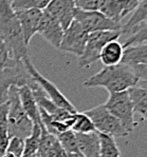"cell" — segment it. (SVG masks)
I'll return each instance as SVG.
<instances>
[{"label":"cell","instance_id":"6da1fadb","mask_svg":"<svg viewBox=\"0 0 147 157\" xmlns=\"http://www.w3.org/2000/svg\"><path fill=\"white\" fill-rule=\"evenodd\" d=\"M0 39L8 45L15 61L20 62L29 56V45L25 42L18 18L9 0H0Z\"/></svg>","mask_w":147,"mask_h":157},{"label":"cell","instance_id":"7a4b0ae2","mask_svg":"<svg viewBox=\"0 0 147 157\" xmlns=\"http://www.w3.org/2000/svg\"><path fill=\"white\" fill-rule=\"evenodd\" d=\"M138 81L139 78L133 73L131 67L121 62L117 66L105 67L102 71L86 79L84 86L87 88L101 86L110 94L128 91L136 86Z\"/></svg>","mask_w":147,"mask_h":157},{"label":"cell","instance_id":"3957f363","mask_svg":"<svg viewBox=\"0 0 147 157\" xmlns=\"http://www.w3.org/2000/svg\"><path fill=\"white\" fill-rule=\"evenodd\" d=\"M9 112L6 117L9 136L26 139L30 136L33 130V122L26 114L20 105L18 96V88L13 86L9 92Z\"/></svg>","mask_w":147,"mask_h":157},{"label":"cell","instance_id":"277c9868","mask_svg":"<svg viewBox=\"0 0 147 157\" xmlns=\"http://www.w3.org/2000/svg\"><path fill=\"white\" fill-rule=\"evenodd\" d=\"M111 114L120 120L127 132L132 133L134 130V111L128 91L110 93L107 101L104 103Z\"/></svg>","mask_w":147,"mask_h":157},{"label":"cell","instance_id":"5b68a950","mask_svg":"<svg viewBox=\"0 0 147 157\" xmlns=\"http://www.w3.org/2000/svg\"><path fill=\"white\" fill-rule=\"evenodd\" d=\"M94 124L96 132L109 135L113 138H119L129 135L120 120L108 111L105 105H100L84 112Z\"/></svg>","mask_w":147,"mask_h":157},{"label":"cell","instance_id":"8992f818","mask_svg":"<svg viewBox=\"0 0 147 157\" xmlns=\"http://www.w3.org/2000/svg\"><path fill=\"white\" fill-rule=\"evenodd\" d=\"M121 35L122 31H102L89 33L84 53L78 58V66L81 67H88L100 60L103 48L111 40L119 39Z\"/></svg>","mask_w":147,"mask_h":157},{"label":"cell","instance_id":"52a82bcc","mask_svg":"<svg viewBox=\"0 0 147 157\" xmlns=\"http://www.w3.org/2000/svg\"><path fill=\"white\" fill-rule=\"evenodd\" d=\"M22 63H23V66H25L28 74L30 75L31 78L42 88V90L45 92L46 95H47L57 107L64 109V110L68 111L70 113L77 112L76 108L70 102L66 96H64V94L57 89V86L53 82H51L50 80H48L46 77H43L42 75L36 70V67L33 66L32 61L30 60V57L28 56V57L23 58Z\"/></svg>","mask_w":147,"mask_h":157},{"label":"cell","instance_id":"ba28073f","mask_svg":"<svg viewBox=\"0 0 147 157\" xmlns=\"http://www.w3.org/2000/svg\"><path fill=\"white\" fill-rule=\"evenodd\" d=\"M32 78L26 72L22 61L14 62L0 73V105L8 102L10 89L13 86H21L23 84L30 86Z\"/></svg>","mask_w":147,"mask_h":157},{"label":"cell","instance_id":"9c48e42d","mask_svg":"<svg viewBox=\"0 0 147 157\" xmlns=\"http://www.w3.org/2000/svg\"><path fill=\"white\" fill-rule=\"evenodd\" d=\"M74 20L77 21L88 34L102 31H122L123 29V23L111 20L100 11L76 10Z\"/></svg>","mask_w":147,"mask_h":157},{"label":"cell","instance_id":"30bf717a","mask_svg":"<svg viewBox=\"0 0 147 157\" xmlns=\"http://www.w3.org/2000/svg\"><path fill=\"white\" fill-rule=\"evenodd\" d=\"M87 38H88V33L85 31V29L76 20H73L68 29L65 30L59 50L79 57L85 50Z\"/></svg>","mask_w":147,"mask_h":157},{"label":"cell","instance_id":"8fae6325","mask_svg":"<svg viewBox=\"0 0 147 157\" xmlns=\"http://www.w3.org/2000/svg\"><path fill=\"white\" fill-rule=\"evenodd\" d=\"M64 29L61 23L56 20L53 16L43 10L42 17L40 20L39 26H38L37 33L50 43L53 48L59 49L62 36H64Z\"/></svg>","mask_w":147,"mask_h":157},{"label":"cell","instance_id":"7c38bea8","mask_svg":"<svg viewBox=\"0 0 147 157\" xmlns=\"http://www.w3.org/2000/svg\"><path fill=\"white\" fill-rule=\"evenodd\" d=\"M45 11L54 17L65 31L74 20L76 8L73 0H52Z\"/></svg>","mask_w":147,"mask_h":157},{"label":"cell","instance_id":"4fadbf2b","mask_svg":"<svg viewBox=\"0 0 147 157\" xmlns=\"http://www.w3.org/2000/svg\"><path fill=\"white\" fill-rule=\"evenodd\" d=\"M42 10H22V11H15L16 16L18 18L19 25L22 31L23 39L26 45H29L32 37L37 34L38 26L42 17Z\"/></svg>","mask_w":147,"mask_h":157},{"label":"cell","instance_id":"5bb4252c","mask_svg":"<svg viewBox=\"0 0 147 157\" xmlns=\"http://www.w3.org/2000/svg\"><path fill=\"white\" fill-rule=\"evenodd\" d=\"M97 11L119 23H122L125 16L131 13L126 0H100Z\"/></svg>","mask_w":147,"mask_h":157},{"label":"cell","instance_id":"9a60e30c","mask_svg":"<svg viewBox=\"0 0 147 157\" xmlns=\"http://www.w3.org/2000/svg\"><path fill=\"white\" fill-rule=\"evenodd\" d=\"M18 88V96L20 100V105L22 107L26 114L29 116L33 124H42V119H40L39 109L36 103V100L33 95V92L28 84H23Z\"/></svg>","mask_w":147,"mask_h":157},{"label":"cell","instance_id":"2e32d148","mask_svg":"<svg viewBox=\"0 0 147 157\" xmlns=\"http://www.w3.org/2000/svg\"><path fill=\"white\" fill-rule=\"evenodd\" d=\"M79 153L84 157L100 156V137L98 132H91L81 134L75 133Z\"/></svg>","mask_w":147,"mask_h":157},{"label":"cell","instance_id":"e0dca14e","mask_svg":"<svg viewBox=\"0 0 147 157\" xmlns=\"http://www.w3.org/2000/svg\"><path fill=\"white\" fill-rule=\"evenodd\" d=\"M124 47L117 39L111 40L103 48L100 55V60L105 67H112L121 63Z\"/></svg>","mask_w":147,"mask_h":157},{"label":"cell","instance_id":"ac0fdd59","mask_svg":"<svg viewBox=\"0 0 147 157\" xmlns=\"http://www.w3.org/2000/svg\"><path fill=\"white\" fill-rule=\"evenodd\" d=\"M122 63L128 66L147 63V42L124 48Z\"/></svg>","mask_w":147,"mask_h":157},{"label":"cell","instance_id":"d6986e66","mask_svg":"<svg viewBox=\"0 0 147 157\" xmlns=\"http://www.w3.org/2000/svg\"><path fill=\"white\" fill-rule=\"evenodd\" d=\"M145 22H147V0H140L128 21L123 25L122 34H130L137 26Z\"/></svg>","mask_w":147,"mask_h":157},{"label":"cell","instance_id":"ffe728a7","mask_svg":"<svg viewBox=\"0 0 147 157\" xmlns=\"http://www.w3.org/2000/svg\"><path fill=\"white\" fill-rule=\"evenodd\" d=\"M128 93L130 99L132 101V105H133L134 113H138L144 119L147 120V99L144 96L143 90L136 84L134 86L129 89Z\"/></svg>","mask_w":147,"mask_h":157},{"label":"cell","instance_id":"44dd1931","mask_svg":"<svg viewBox=\"0 0 147 157\" xmlns=\"http://www.w3.org/2000/svg\"><path fill=\"white\" fill-rule=\"evenodd\" d=\"M42 127H43V124H33V130H32L31 135L26 137V139H23L25 148H23L22 156H29V155H32V154L37 153L38 147H39L40 136H42Z\"/></svg>","mask_w":147,"mask_h":157},{"label":"cell","instance_id":"7402d4cb","mask_svg":"<svg viewBox=\"0 0 147 157\" xmlns=\"http://www.w3.org/2000/svg\"><path fill=\"white\" fill-rule=\"evenodd\" d=\"M100 137V156L98 157H120V150L115 138L109 135L98 133Z\"/></svg>","mask_w":147,"mask_h":157},{"label":"cell","instance_id":"603a6c76","mask_svg":"<svg viewBox=\"0 0 147 157\" xmlns=\"http://www.w3.org/2000/svg\"><path fill=\"white\" fill-rule=\"evenodd\" d=\"M58 141L61 142L62 147L68 154H81L76 140V135L72 130L59 133L56 135Z\"/></svg>","mask_w":147,"mask_h":157},{"label":"cell","instance_id":"cb8c5ba5","mask_svg":"<svg viewBox=\"0 0 147 157\" xmlns=\"http://www.w3.org/2000/svg\"><path fill=\"white\" fill-rule=\"evenodd\" d=\"M72 131L74 133H81V134H86V133L95 132V128L93 122L91 121L90 118L87 116L85 113H75V119H74V124L72 125Z\"/></svg>","mask_w":147,"mask_h":157},{"label":"cell","instance_id":"d4e9b609","mask_svg":"<svg viewBox=\"0 0 147 157\" xmlns=\"http://www.w3.org/2000/svg\"><path fill=\"white\" fill-rule=\"evenodd\" d=\"M52 0H13L11 1V8L14 11L22 10H42L43 11Z\"/></svg>","mask_w":147,"mask_h":157},{"label":"cell","instance_id":"484cf974","mask_svg":"<svg viewBox=\"0 0 147 157\" xmlns=\"http://www.w3.org/2000/svg\"><path fill=\"white\" fill-rule=\"evenodd\" d=\"M147 42V22L142 23L141 25L137 26L131 33L130 36L126 39V41L124 42L123 47L127 48L130 45L139 44V43Z\"/></svg>","mask_w":147,"mask_h":157},{"label":"cell","instance_id":"4316f807","mask_svg":"<svg viewBox=\"0 0 147 157\" xmlns=\"http://www.w3.org/2000/svg\"><path fill=\"white\" fill-rule=\"evenodd\" d=\"M14 62H17V61H15L13 59L8 45L0 39V73L3 70H6V67L12 66Z\"/></svg>","mask_w":147,"mask_h":157},{"label":"cell","instance_id":"83f0119b","mask_svg":"<svg viewBox=\"0 0 147 157\" xmlns=\"http://www.w3.org/2000/svg\"><path fill=\"white\" fill-rule=\"evenodd\" d=\"M23 148H25L23 139L18 138V137H11L8 147H6V153H10L15 157H21L23 153Z\"/></svg>","mask_w":147,"mask_h":157},{"label":"cell","instance_id":"f1b7e54d","mask_svg":"<svg viewBox=\"0 0 147 157\" xmlns=\"http://www.w3.org/2000/svg\"><path fill=\"white\" fill-rule=\"evenodd\" d=\"M42 157H68V153L64 150L56 137V139L53 141V144L48 148Z\"/></svg>","mask_w":147,"mask_h":157},{"label":"cell","instance_id":"f546056e","mask_svg":"<svg viewBox=\"0 0 147 157\" xmlns=\"http://www.w3.org/2000/svg\"><path fill=\"white\" fill-rule=\"evenodd\" d=\"M76 10L81 11H97L100 0H73Z\"/></svg>","mask_w":147,"mask_h":157},{"label":"cell","instance_id":"4dcf8cb0","mask_svg":"<svg viewBox=\"0 0 147 157\" xmlns=\"http://www.w3.org/2000/svg\"><path fill=\"white\" fill-rule=\"evenodd\" d=\"M136 74V76L139 78V80H147V63L143 64H134V66H130Z\"/></svg>","mask_w":147,"mask_h":157},{"label":"cell","instance_id":"1f68e13d","mask_svg":"<svg viewBox=\"0 0 147 157\" xmlns=\"http://www.w3.org/2000/svg\"><path fill=\"white\" fill-rule=\"evenodd\" d=\"M137 86L143 90L144 96H145V98L147 99V80H139L137 82Z\"/></svg>","mask_w":147,"mask_h":157},{"label":"cell","instance_id":"d6a6232c","mask_svg":"<svg viewBox=\"0 0 147 157\" xmlns=\"http://www.w3.org/2000/svg\"><path fill=\"white\" fill-rule=\"evenodd\" d=\"M68 157H84L81 154H68Z\"/></svg>","mask_w":147,"mask_h":157},{"label":"cell","instance_id":"836d02e7","mask_svg":"<svg viewBox=\"0 0 147 157\" xmlns=\"http://www.w3.org/2000/svg\"><path fill=\"white\" fill-rule=\"evenodd\" d=\"M2 157H15V156L12 155V154H10V153H4V155Z\"/></svg>","mask_w":147,"mask_h":157},{"label":"cell","instance_id":"e575fe53","mask_svg":"<svg viewBox=\"0 0 147 157\" xmlns=\"http://www.w3.org/2000/svg\"><path fill=\"white\" fill-rule=\"evenodd\" d=\"M4 155V153H2V152H0V157H2Z\"/></svg>","mask_w":147,"mask_h":157},{"label":"cell","instance_id":"d590c367","mask_svg":"<svg viewBox=\"0 0 147 157\" xmlns=\"http://www.w3.org/2000/svg\"><path fill=\"white\" fill-rule=\"evenodd\" d=\"M9 1H10V2H11V1H13V0H9Z\"/></svg>","mask_w":147,"mask_h":157}]
</instances>
